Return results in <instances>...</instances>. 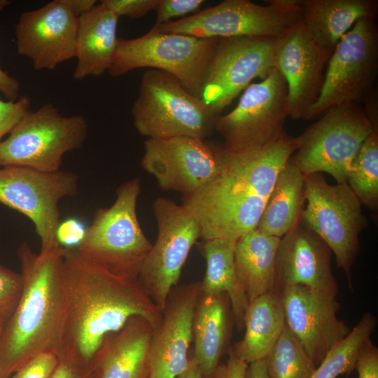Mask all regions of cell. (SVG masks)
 Wrapping results in <instances>:
<instances>
[{"label": "cell", "instance_id": "obj_27", "mask_svg": "<svg viewBox=\"0 0 378 378\" xmlns=\"http://www.w3.org/2000/svg\"><path fill=\"white\" fill-rule=\"evenodd\" d=\"M284 326L280 292L274 290L248 303L244 317L245 335L231 349L247 364L265 359Z\"/></svg>", "mask_w": 378, "mask_h": 378}, {"label": "cell", "instance_id": "obj_20", "mask_svg": "<svg viewBox=\"0 0 378 378\" xmlns=\"http://www.w3.org/2000/svg\"><path fill=\"white\" fill-rule=\"evenodd\" d=\"M200 285L193 284L170 293L162 317L153 330L148 378H178L188 367L193 320Z\"/></svg>", "mask_w": 378, "mask_h": 378}, {"label": "cell", "instance_id": "obj_1", "mask_svg": "<svg viewBox=\"0 0 378 378\" xmlns=\"http://www.w3.org/2000/svg\"><path fill=\"white\" fill-rule=\"evenodd\" d=\"M62 282L66 314L61 352L92 369L104 338L134 316L146 319L155 330L162 312L138 278L113 274L65 248Z\"/></svg>", "mask_w": 378, "mask_h": 378}, {"label": "cell", "instance_id": "obj_15", "mask_svg": "<svg viewBox=\"0 0 378 378\" xmlns=\"http://www.w3.org/2000/svg\"><path fill=\"white\" fill-rule=\"evenodd\" d=\"M277 38H219L200 97L216 115L253 79L264 78L275 68Z\"/></svg>", "mask_w": 378, "mask_h": 378}, {"label": "cell", "instance_id": "obj_36", "mask_svg": "<svg viewBox=\"0 0 378 378\" xmlns=\"http://www.w3.org/2000/svg\"><path fill=\"white\" fill-rule=\"evenodd\" d=\"M159 0H104L101 3L119 18H140L155 10Z\"/></svg>", "mask_w": 378, "mask_h": 378}, {"label": "cell", "instance_id": "obj_43", "mask_svg": "<svg viewBox=\"0 0 378 378\" xmlns=\"http://www.w3.org/2000/svg\"><path fill=\"white\" fill-rule=\"evenodd\" d=\"M72 14L78 18L90 11L95 5V0H62Z\"/></svg>", "mask_w": 378, "mask_h": 378}, {"label": "cell", "instance_id": "obj_26", "mask_svg": "<svg viewBox=\"0 0 378 378\" xmlns=\"http://www.w3.org/2000/svg\"><path fill=\"white\" fill-rule=\"evenodd\" d=\"M280 239L255 228L235 242L236 273L248 303L274 290Z\"/></svg>", "mask_w": 378, "mask_h": 378}, {"label": "cell", "instance_id": "obj_11", "mask_svg": "<svg viewBox=\"0 0 378 378\" xmlns=\"http://www.w3.org/2000/svg\"><path fill=\"white\" fill-rule=\"evenodd\" d=\"M289 117L287 83L274 68L260 82L251 83L236 107L217 118L215 130L231 154L260 149L279 137Z\"/></svg>", "mask_w": 378, "mask_h": 378}, {"label": "cell", "instance_id": "obj_5", "mask_svg": "<svg viewBox=\"0 0 378 378\" xmlns=\"http://www.w3.org/2000/svg\"><path fill=\"white\" fill-rule=\"evenodd\" d=\"M131 111L136 131L155 139L188 136L204 140L215 130L218 117L175 77L153 69L144 74Z\"/></svg>", "mask_w": 378, "mask_h": 378}, {"label": "cell", "instance_id": "obj_22", "mask_svg": "<svg viewBox=\"0 0 378 378\" xmlns=\"http://www.w3.org/2000/svg\"><path fill=\"white\" fill-rule=\"evenodd\" d=\"M153 328L143 317L131 318L104 338L92 367L94 378H148Z\"/></svg>", "mask_w": 378, "mask_h": 378}, {"label": "cell", "instance_id": "obj_12", "mask_svg": "<svg viewBox=\"0 0 378 378\" xmlns=\"http://www.w3.org/2000/svg\"><path fill=\"white\" fill-rule=\"evenodd\" d=\"M78 176L70 171L45 172L21 166L0 167V203L27 216L41 241L42 253L64 247L57 239L59 202L74 195Z\"/></svg>", "mask_w": 378, "mask_h": 378}, {"label": "cell", "instance_id": "obj_2", "mask_svg": "<svg viewBox=\"0 0 378 378\" xmlns=\"http://www.w3.org/2000/svg\"><path fill=\"white\" fill-rule=\"evenodd\" d=\"M299 145V136L284 131L253 151L231 154L224 149L218 174L194 193L182 197V204L198 220L201 238L236 241L256 228L278 174Z\"/></svg>", "mask_w": 378, "mask_h": 378}, {"label": "cell", "instance_id": "obj_16", "mask_svg": "<svg viewBox=\"0 0 378 378\" xmlns=\"http://www.w3.org/2000/svg\"><path fill=\"white\" fill-rule=\"evenodd\" d=\"M225 150L202 139L188 136L147 139L141 166L164 190L194 193L220 171Z\"/></svg>", "mask_w": 378, "mask_h": 378}, {"label": "cell", "instance_id": "obj_31", "mask_svg": "<svg viewBox=\"0 0 378 378\" xmlns=\"http://www.w3.org/2000/svg\"><path fill=\"white\" fill-rule=\"evenodd\" d=\"M346 183L362 205L378 207V133H371L363 142L349 166Z\"/></svg>", "mask_w": 378, "mask_h": 378}, {"label": "cell", "instance_id": "obj_17", "mask_svg": "<svg viewBox=\"0 0 378 378\" xmlns=\"http://www.w3.org/2000/svg\"><path fill=\"white\" fill-rule=\"evenodd\" d=\"M285 323L316 366L351 332L337 298L304 286L280 291Z\"/></svg>", "mask_w": 378, "mask_h": 378}, {"label": "cell", "instance_id": "obj_41", "mask_svg": "<svg viewBox=\"0 0 378 378\" xmlns=\"http://www.w3.org/2000/svg\"><path fill=\"white\" fill-rule=\"evenodd\" d=\"M20 90V85L18 80L0 66V93L8 100L15 101L19 96Z\"/></svg>", "mask_w": 378, "mask_h": 378}, {"label": "cell", "instance_id": "obj_6", "mask_svg": "<svg viewBox=\"0 0 378 378\" xmlns=\"http://www.w3.org/2000/svg\"><path fill=\"white\" fill-rule=\"evenodd\" d=\"M218 40L164 33L153 27L141 36L118 39L108 73L112 77H119L140 68L162 71L175 77L190 94L200 97Z\"/></svg>", "mask_w": 378, "mask_h": 378}, {"label": "cell", "instance_id": "obj_32", "mask_svg": "<svg viewBox=\"0 0 378 378\" xmlns=\"http://www.w3.org/2000/svg\"><path fill=\"white\" fill-rule=\"evenodd\" d=\"M265 360L270 378H309L317 367L286 323Z\"/></svg>", "mask_w": 378, "mask_h": 378}, {"label": "cell", "instance_id": "obj_9", "mask_svg": "<svg viewBox=\"0 0 378 378\" xmlns=\"http://www.w3.org/2000/svg\"><path fill=\"white\" fill-rule=\"evenodd\" d=\"M305 187L307 204L300 220L328 245L353 290L351 268L367 225L362 204L347 183L330 185L321 173L306 175Z\"/></svg>", "mask_w": 378, "mask_h": 378}, {"label": "cell", "instance_id": "obj_47", "mask_svg": "<svg viewBox=\"0 0 378 378\" xmlns=\"http://www.w3.org/2000/svg\"><path fill=\"white\" fill-rule=\"evenodd\" d=\"M3 325H4V323H0V331H1V327H2Z\"/></svg>", "mask_w": 378, "mask_h": 378}, {"label": "cell", "instance_id": "obj_38", "mask_svg": "<svg viewBox=\"0 0 378 378\" xmlns=\"http://www.w3.org/2000/svg\"><path fill=\"white\" fill-rule=\"evenodd\" d=\"M87 227L76 218L60 221L57 229V239L64 248H76L83 239Z\"/></svg>", "mask_w": 378, "mask_h": 378}, {"label": "cell", "instance_id": "obj_45", "mask_svg": "<svg viewBox=\"0 0 378 378\" xmlns=\"http://www.w3.org/2000/svg\"><path fill=\"white\" fill-rule=\"evenodd\" d=\"M178 378H204V377L200 373L196 363L192 358L190 360V364L188 368L181 374H180L178 377Z\"/></svg>", "mask_w": 378, "mask_h": 378}, {"label": "cell", "instance_id": "obj_19", "mask_svg": "<svg viewBox=\"0 0 378 378\" xmlns=\"http://www.w3.org/2000/svg\"><path fill=\"white\" fill-rule=\"evenodd\" d=\"M76 18L62 0L22 13L15 27L18 55L29 59L35 70H53L75 57Z\"/></svg>", "mask_w": 378, "mask_h": 378}, {"label": "cell", "instance_id": "obj_8", "mask_svg": "<svg viewBox=\"0 0 378 378\" xmlns=\"http://www.w3.org/2000/svg\"><path fill=\"white\" fill-rule=\"evenodd\" d=\"M377 67L376 19L363 18L335 47L320 94L304 120L321 116L332 109L360 105L373 90Z\"/></svg>", "mask_w": 378, "mask_h": 378}, {"label": "cell", "instance_id": "obj_10", "mask_svg": "<svg viewBox=\"0 0 378 378\" xmlns=\"http://www.w3.org/2000/svg\"><path fill=\"white\" fill-rule=\"evenodd\" d=\"M300 20L298 0H225L180 20L154 25L164 33L197 38L279 37Z\"/></svg>", "mask_w": 378, "mask_h": 378}, {"label": "cell", "instance_id": "obj_35", "mask_svg": "<svg viewBox=\"0 0 378 378\" xmlns=\"http://www.w3.org/2000/svg\"><path fill=\"white\" fill-rule=\"evenodd\" d=\"M203 0H159L155 25H160L172 19L183 16L197 10L204 4Z\"/></svg>", "mask_w": 378, "mask_h": 378}, {"label": "cell", "instance_id": "obj_3", "mask_svg": "<svg viewBox=\"0 0 378 378\" xmlns=\"http://www.w3.org/2000/svg\"><path fill=\"white\" fill-rule=\"evenodd\" d=\"M64 251L36 254L26 242L19 246L23 287L0 331V378H11L38 354L59 355L66 314L62 282Z\"/></svg>", "mask_w": 378, "mask_h": 378}, {"label": "cell", "instance_id": "obj_25", "mask_svg": "<svg viewBox=\"0 0 378 378\" xmlns=\"http://www.w3.org/2000/svg\"><path fill=\"white\" fill-rule=\"evenodd\" d=\"M227 302L225 294L202 295L197 302L192 328V359L204 378H214L228 340L230 318Z\"/></svg>", "mask_w": 378, "mask_h": 378}, {"label": "cell", "instance_id": "obj_24", "mask_svg": "<svg viewBox=\"0 0 378 378\" xmlns=\"http://www.w3.org/2000/svg\"><path fill=\"white\" fill-rule=\"evenodd\" d=\"M300 21L318 44L334 51L357 21L376 19L375 0H298Z\"/></svg>", "mask_w": 378, "mask_h": 378}, {"label": "cell", "instance_id": "obj_39", "mask_svg": "<svg viewBox=\"0 0 378 378\" xmlns=\"http://www.w3.org/2000/svg\"><path fill=\"white\" fill-rule=\"evenodd\" d=\"M50 378H94L92 370L70 358L60 356Z\"/></svg>", "mask_w": 378, "mask_h": 378}, {"label": "cell", "instance_id": "obj_34", "mask_svg": "<svg viewBox=\"0 0 378 378\" xmlns=\"http://www.w3.org/2000/svg\"><path fill=\"white\" fill-rule=\"evenodd\" d=\"M30 106V99L27 96H22L15 101L0 99V144L29 111Z\"/></svg>", "mask_w": 378, "mask_h": 378}, {"label": "cell", "instance_id": "obj_37", "mask_svg": "<svg viewBox=\"0 0 378 378\" xmlns=\"http://www.w3.org/2000/svg\"><path fill=\"white\" fill-rule=\"evenodd\" d=\"M355 370L358 378H378V348L370 338L365 341L359 351Z\"/></svg>", "mask_w": 378, "mask_h": 378}, {"label": "cell", "instance_id": "obj_7", "mask_svg": "<svg viewBox=\"0 0 378 378\" xmlns=\"http://www.w3.org/2000/svg\"><path fill=\"white\" fill-rule=\"evenodd\" d=\"M88 124L82 115H63L50 103L28 111L0 144V167L21 166L45 172L60 170L65 153L80 148Z\"/></svg>", "mask_w": 378, "mask_h": 378}, {"label": "cell", "instance_id": "obj_28", "mask_svg": "<svg viewBox=\"0 0 378 378\" xmlns=\"http://www.w3.org/2000/svg\"><path fill=\"white\" fill-rule=\"evenodd\" d=\"M306 175L291 159L278 174L256 228L281 238L299 222L306 200Z\"/></svg>", "mask_w": 378, "mask_h": 378}, {"label": "cell", "instance_id": "obj_40", "mask_svg": "<svg viewBox=\"0 0 378 378\" xmlns=\"http://www.w3.org/2000/svg\"><path fill=\"white\" fill-rule=\"evenodd\" d=\"M247 367L248 364L238 358L230 349L228 359L218 365L214 378H245Z\"/></svg>", "mask_w": 378, "mask_h": 378}, {"label": "cell", "instance_id": "obj_4", "mask_svg": "<svg viewBox=\"0 0 378 378\" xmlns=\"http://www.w3.org/2000/svg\"><path fill=\"white\" fill-rule=\"evenodd\" d=\"M141 191L137 178L121 184L108 208H100L76 247L86 258L118 275L138 278L152 244L136 216Z\"/></svg>", "mask_w": 378, "mask_h": 378}, {"label": "cell", "instance_id": "obj_29", "mask_svg": "<svg viewBox=\"0 0 378 378\" xmlns=\"http://www.w3.org/2000/svg\"><path fill=\"white\" fill-rule=\"evenodd\" d=\"M234 241L224 239L204 240L202 251L206 262V273L200 284L203 295L225 294L231 305L238 330L244 328L248 302L238 280L234 265Z\"/></svg>", "mask_w": 378, "mask_h": 378}, {"label": "cell", "instance_id": "obj_46", "mask_svg": "<svg viewBox=\"0 0 378 378\" xmlns=\"http://www.w3.org/2000/svg\"><path fill=\"white\" fill-rule=\"evenodd\" d=\"M10 1L7 0H0V12L10 4Z\"/></svg>", "mask_w": 378, "mask_h": 378}, {"label": "cell", "instance_id": "obj_30", "mask_svg": "<svg viewBox=\"0 0 378 378\" xmlns=\"http://www.w3.org/2000/svg\"><path fill=\"white\" fill-rule=\"evenodd\" d=\"M377 324L370 313H365L349 335L332 348L315 369L309 378H337L355 370L359 351L370 338Z\"/></svg>", "mask_w": 378, "mask_h": 378}, {"label": "cell", "instance_id": "obj_18", "mask_svg": "<svg viewBox=\"0 0 378 378\" xmlns=\"http://www.w3.org/2000/svg\"><path fill=\"white\" fill-rule=\"evenodd\" d=\"M332 52L313 39L300 20L277 38L275 68L287 83L289 118L304 120L320 94Z\"/></svg>", "mask_w": 378, "mask_h": 378}, {"label": "cell", "instance_id": "obj_42", "mask_svg": "<svg viewBox=\"0 0 378 378\" xmlns=\"http://www.w3.org/2000/svg\"><path fill=\"white\" fill-rule=\"evenodd\" d=\"M365 113L372 124L374 131L378 132V110L377 93L372 90L363 101Z\"/></svg>", "mask_w": 378, "mask_h": 378}, {"label": "cell", "instance_id": "obj_14", "mask_svg": "<svg viewBox=\"0 0 378 378\" xmlns=\"http://www.w3.org/2000/svg\"><path fill=\"white\" fill-rule=\"evenodd\" d=\"M153 211L158 224V237L144 261L138 279L162 312L192 245L201 237V228L189 210L168 198L155 199Z\"/></svg>", "mask_w": 378, "mask_h": 378}, {"label": "cell", "instance_id": "obj_13", "mask_svg": "<svg viewBox=\"0 0 378 378\" xmlns=\"http://www.w3.org/2000/svg\"><path fill=\"white\" fill-rule=\"evenodd\" d=\"M374 132L360 105L332 109L299 136L291 159L305 175L326 172L337 183H346L352 160Z\"/></svg>", "mask_w": 378, "mask_h": 378}, {"label": "cell", "instance_id": "obj_33", "mask_svg": "<svg viewBox=\"0 0 378 378\" xmlns=\"http://www.w3.org/2000/svg\"><path fill=\"white\" fill-rule=\"evenodd\" d=\"M23 287L21 273L0 264V323H4L13 312Z\"/></svg>", "mask_w": 378, "mask_h": 378}, {"label": "cell", "instance_id": "obj_23", "mask_svg": "<svg viewBox=\"0 0 378 378\" xmlns=\"http://www.w3.org/2000/svg\"><path fill=\"white\" fill-rule=\"evenodd\" d=\"M118 19L102 3L78 18L75 79L98 77L108 71L118 43Z\"/></svg>", "mask_w": 378, "mask_h": 378}, {"label": "cell", "instance_id": "obj_44", "mask_svg": "<svg viewBox=\"0 0 378 378\" xmlns=\"http://www.w3.org/2000/svg\"><path fill=\"white\" fill-rule=\"evenodd\" d=\"M245 378H270L265 359L248 364Z\"/></svg>", "mask_w": 378, "mask_h": 378}, {"label": "cell", "instance_id": "obj_21", "mask_svg": "<svg viewBox=\"0 0 378 378\" xmlns=\"http://www.w3.org/2000/svg\"><path fill=\"white\" fill-rule=\"evenodd\" d=\"M332 251L300 219L280 239L274 290L304 286L337 298L338 284L331 267Z\"/></svg>", "mask_w": 378, "mask_h": 378}]
</instances>
